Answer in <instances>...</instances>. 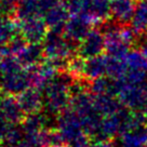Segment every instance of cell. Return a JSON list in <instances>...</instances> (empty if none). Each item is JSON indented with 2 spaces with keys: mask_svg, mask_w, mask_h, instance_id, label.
<instances>
[{
  "mask_svg": "<svg viewBox=\"0 0 147 147\" xmlns=\"http://www.w3.org/2000/svg\"><path fill=\"white\" fill-rule=\"evenodd\" d=\"M118 97L123 106L131 109L147 110V89L145 82L142 84H133L117 79Z\"/></svg>",
  "mask_w": 147,
  "mask_h": 147,
  "instance_id": "6da1fadb",
  "label": "cell"
},
{
  "mask_svg": "<svg viewBox=\"0 0 147 147\" xmlns=\"http://www.w3.org/2000/svg\"><path fill=\"white\" fill-rule=\"evenodd\" d=\"M135 7V0H110V14L117 23L127 25L132 21Z\"/></svg>",
  "mask_w": 147,
  "mask_h": 147,
  "instance_id": "7a4b0ae2",
  "label": "cell"
},
{
  "mask_svg": "<svg viewBox=\"0 0 147 147\" xmlns=\"http://www.w3.org/2000/svg\"><path fill=\"white\" fill-rule=\"evenodd\" d=\"M106 48V39L100 32H91L87 35L82 46V53L88 57H95L101 54Z\"/></svg>",
  "mask_w": 147,
  "mask_h": 147,
  "instance_id": "3957f363",
  "label": "cell"
},
{
  "mask_svg": "<svg viewBox=\"0 0 147 147\" xmlns=\"http://www.w3.org/2000/svg\"><path fill=\"white\" fill-rule=\"evenodd\" d=\"M131 26L138 34L147 30V0H138L136 2Z\"/></svg>",
  "mask_w": 147,
  "mask_h": 147,
  "instance_id": "277c9868",
  "label": "cell"
},
{
  "mask_svg": "<svg viewBox=\"0 0 147 147\" xmlns=\"http://www.w3.org/2000/svg\"><path fill=\"white\" fill-rule=\"evenodd\" d=\"M87 74L92 78H100L104 74H107V56H95L91 57L86 66Z\"/></svg>",
  "mask_w": 147,
  "mask_h": 147,
  "instance_id": "5b68a950",
  "label": "cell"
},
{
  "mask_svg": "<svg viewBox=\"0 0 147 147\" xmlns=\"http://www.w3.org/2000/svg\"><path fill=\"white\" fill-rule=\"evenodd\" d=\"M138 50L142 53V55L146 59V61H147V37L143 38L142 40L140 41Z\"/></svg>",
  "mask_w": 147,
  "mask_h": 147,
  "instance_id": "8992f818",
  "label": "cell"
},
{
  "mask_svg": "<svg viewBox=\"0 0 147 147\" xmlns=\"http://www.w3.org/2000/svg\"><path fill=\"white\" fill-rule=\"evenodd\" d=\"M145 87H146V89H147V77H146V80H145Z\"/></svg>",
  "mask_w": 147,
  "mask_h": 147,
  "instance_id": "52a82bcc",
  "label": "cell"
}]
</instances>
